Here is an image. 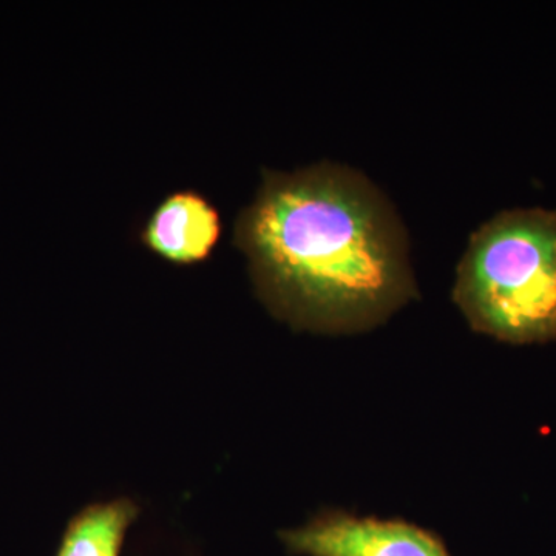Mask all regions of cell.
Wrapping results in <instances>:
<instances>
[{
  "instance_id": "2",
  "label": "cell",
  "mask_w": 556,
  "mask_h": 556,
  "mask_svg": "<svg viewBox=\"0 0 556 556\" xmlns=\"http://www.w3.org/2000/svg\"><path fill=\"white\" fill-rule=\"evenodd\" d=\"M455 300L473 328L511 343L556 338V211L490 218L468 241Z\"/></svg>"
},
{
  "instance_id": "1",
  "label": "cell",
  "mask_w": 556,
  "mask_h": 556,
  "mask_svg": "<svg viewBox=\"0 0 556 556\" xmlns=\"http://www.w3.org/2000/svg\"><path fill=\"white\" fill-rule=\"evenodd\" d=\"M233 240L262 294L295 324L357 327L412 292L396 208L365 175L340 164L263 170Z\"/></svg>"
},
{
  "instance_id": "5",
  "label": "cell",
  "mask_w": 556,
  "mask_h": 556,
  "mask_svg": "<svg viewBox=\"0 0 556 556\" xmlns=\"http://www.w3.org/2000/svg\"><path fill=\"white\" fill-rule=\"evenodd\" d=\"M138 511L129 497L83 508L70 519L56 556H121Z\"/></svg>"
},
{
  "instance_id": "3",
  "label": "cell",
  "mask_w": 556,
  "mask_h": 556,
  "mask_svg": "<svg viewBox=\"0 0 556 556\" xmlns=\"http://www.w3.org/2000/svg\"><path fill=\"white\" fill-rule=\"evenodd\" d=\"M292 552L306 556H448L416 527L402 522L331 517L283 535Z\"/></svg>"
},
{
  "instance_id": "4",
  "label": "cell",
  "mask_w": 556,
  "mask_h": 556,
  "mask_svg": "<svg viewBox=\"0 0 556 556\" xmlns=\"http://www.w3.org/2000/svg\"><path fill=\"white\" fill-rule=\"evenodd\" d=\"M222 233L217 206L200 190L178 189L150 212L139 241L170 265L193 266L211 258Z\"/></svg>"
}]
</instances>
